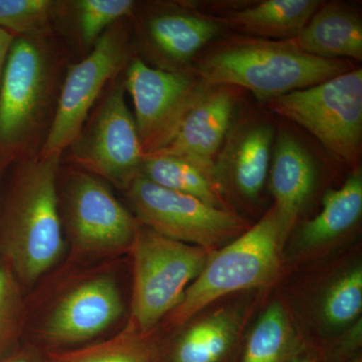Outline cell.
<instances>
[{
  "label": "cell",
  "instance_id": "1",
  "mask_svg": "<svg viewBox=\"0 0 362 362\" xmlns=\"http://www.w3.org/2000/svg\"><path fill=\"white\" fill-rule=\"evenodd\" d=\"M61 160L35 153L16 159L8 168V183L0 199V261L21 285L37 282L63 255Z\"/></svg>",
  "mask_w": 362,
  "mask_h": 362
},
{
  "label": "cell",
  "instance_id": "2",
  "mask_svg": "<svg viewBox=\"0 0 362 362\" xmlns=\"http://www.w3.org/2000/svg\"><path fill=\"white\" fill-rule=\"evenodd\" d=\"M62 52L49 30L13 39L0 87V157L37 153L58 101Z\"/></svg>",
  "mask_w": 362,
  "mask_h": 362
},
{
  "label": "cell",
  "instance_id": "3",
  "mask_svg": "<svg viewBox=\"0 0 362 362\" xmlns=\"http://www.w3.org/2000/svg\"><path fill=\"white\" fill-rule=\"evenodd\" d=\"M349 71V64L341 59L316 58L288 40L259 39L223 45L199 61L197 69L207 85L245 88L268 101Z\"/></svg>",
  "mask_w": 362,
  "mask_h": 362
},
{
  "label": "cell",
  "instance_id": "4",
  "mask_svg": "<svg viewBox=\"0 0 362 362\" xmlns=\"http://www.w3.org/2000/svg\"><path fill=\"white\" fill-rule=\"evenodd\" d=\"M284 238L273 207L257 225L228 246L209 254L180 303L168 314L169 323L182 325L218 298L265 285L278 270L279 251Z\"/></svg>",
  "mask_w": 362,
  "mask_h": 362
},
{
  "label": "cell",
  "instance_id": "5",
  "mask_svg": "<svg viewBox=\"0 0 362 362\" xmlns=\"http://www.w3.org/2000/svg\"><path fill=\"white\" fill-rule=\"evenodd\" d=\"M130 251L134 280L128 325L144 337L178 306L211 252L147 228H139Z\"/></svg>",
  "mask_w": 362,
  "mask_h": 362
},
{
  "label": "cell",
  "instance_id": "6",
  "mask_svg": "<svg viewBox=\"0 0 362 362\" xmlns=\"http://www.w3.org/2000/svg\"><path fill=\"white\" fill-rule=\"evenodd\" d=\"M130 61L129 30L124 20L119 21L100 37L86 58L66 70L51 126L37 152L40 156L63 157L107 85L127 68Z\"/></svg>",
  "mask_w": 362,
  "mask_h": 362
},
{
  "label": "cell",
  "instance_id": "7",
  "mask_svg": "<svg viewBox=\"0 0 362 362\" xmlns=\"http://www.w3.org/2000/svg\"><path fill=\"white\" fill-rule=\"evenodd\" d=\"M269 107L310 132L332 156L358 159L362 138V70L269 100Z\"/></svg>",
  "mask_w": 362,
  "mask_h": 362
},
{
  "label": "cell",
  "instance_id": "8",
  "mask_svg": "<svg viewBox=\"0 0 362 362\" xmlns=\"http://www.w3.org/2000/svg\"><path fill=\"white\" fill-rule=\"evenodd\" d=\"M111 85L66 150L77 168L125 192L142 176L145 156L124 86Z\"/></svg>",
  "mask_w": 362,
  "mask_h": 362
},
{
  "label": "cell",
  "instance_id": "9",
  "mask_svg": "<svg viewBox=\"0 0 362 362\" xmlns=\"http://www.w3.org/2000/svg\"><path fill=\"white\" fill-rule=\"evenodd\" d=\"M136 220L168 239L211 252L246 232L247 223L230 209L159 187L144 176L125 190Z\"/></svg>",
  "mask_w": 362,
  "mask_h": 362
},
{
  "label": "cell",
  "instance_id": "10",
  "mask_svg": "<svg viewBox=\"0 0 362 362\" xmlns=\"http://www.w3.org/2000/svg\"><path fill=\"white\" fill-rule=\"evenodd\" d=\"M62 197L76 251L93 257L130 251L139 230L137 220L103 180L70 168Z\"/></svg>",
  "mask_w": 362,
  "mask_h": 362
},
{
  "label": "cell",
  "instance_id": "11",
  "mask_svg": "<svg viewBox=\"0 0 362 362\" xmlns=\"http://www.w3.org/2000/svg\"><path fill=\"white\" fill-rule=\"evenodd\" d=\"M123 86L132 98L136 126L147 157L165 146L182 117L209 85L183 71L151 68L133 58L125 69Z\"/></svg>",
  "mask_w": 362,
  "mask_h": 362
},
{
  "label": "cell",
  "instance_id": "12",
  "mask_svg": "<svg viewBox=\"0 0 362 362\" xmlns=\"http://www.w3.org/2000/svg\"><path fill=\"white\" fill-rule=\"evenodd\" d=\"M124 312L115 279L92 276L71 288L52 307L42 327V338L54 346L89 341L108 330Z\"/></svg>",
  "mask_w": 362,
  "mask_h": 362
},
{
  "label": "cell",
  "instance_id": "13",
  "mask_svg": "<svg viewBox=\"0 0 362 362\" xmlns=\"http://www.w3.org/2000/svg\"><path fill=\"white\" fill-rule=\"evenodd\" d=\"M232 88L207 86L182 117L165 146L152 156L183 159L221 188L216 160L235 111Z\"/></svg>",
  "mask_w": 362,
  "mask_h": 362
},
{
  "label": "cell",
  "instance_id": "14",
  "mask_svg": "<svg viewBox=\"0 0 362 362\" xmlns=\"http://www.w3.org/2000/svg\"><path fill=\"white\" fill-rule=\"evenodd\" d=\"M271 169V190L284 235L310 199L315 185L316 168L311 154L296 137L281 132Z\"/></svg>",
  "mask_w": 362,
  "mask_h": 362
},
{
  "label": "cell",
  "instance_id": "15",
  "mask_svg": "<svg viewBox=\"0 0 362 362\" xmlns=\"http://www.w3.org/2000/svg\"><path fill=\"white\" fill-rule=\"evenodd\" d=\"M288 42L316 58L361 61V21L339 4H325L317 9L302 32Z\"/></svg>",
  "mask_w": 362,
  "mask_h": 362
},
{
  "label": "cell",
  "instance_id": "16",
  "mask_svg": "<svg viewBox=\"0 0 362 362\" xmlns=\"http://www.w3.org/2000/svg\"><path fill=\"white\" fill-rule=\"evenodd\" d=\"M321 6L317 0H268L232 13L230 25L265 39L296 37Z\"/></svg>",
  "mask_w": 362,
  "mask_h": 362
},
{
  "label": "cell",
  "instance_id": "17",
  "mask_svg": "<svg viewBox=\"0 0 362 362\" xmlns=\"http://www.w3.org/2000/svg\"><path fill=\"white\" fill-rule=\"evenodd\" d=\"M362 213V175L357 169L338 189L323 197L322 211L305 223L300 233L304 247H314L334 239L352 228Z\"/></svg>",
  "mask_w": 362,
  "mask_h": 362
},
{
  "label": "cell",
  "instance_id": "18",
  "mask_svg": "<svg viewBox=\"0 0 362 362\" xmlns=\"http://www.w3.org/2000/svg\"><path fill=\"white\" fill-rule=\"evenodd\" d=\"M218 32L214 21L187 13L159 14L148 23L150 40L156 49L177 63L194 58Z\"/></svg>",
  "mask_w": 362,
  "mask_h": 362
},
{
  "label": "cell",
  "instance_id": "19",
  "mask_svg": "<svg viewBox=\"0 0 362 362\" xmlns=\"http://www.w3.org/2000/svg\"><path fill=\"white\" fill-rule=\"evenodd\" d=\"M273 135L269 124H254L240 133L228 153L233 182L250 199L258 197L265 185Z\"/></svg>",
  "mask_w": 362,
  "mask_h": 362
},
{
  "label": "cell",
  "instance_id": "20",
  "mask_svg": "<svg viewBox=\"0 0 362 362\" xmlns=\"http://www.w3.org/2000/svg\"><path fill=\"white\" fill-rule=\"evenodd\" d=\"M142 176L159 187L190 195L209 206L228 209L221 197V188L183 159L168 156L145 157Z\"/></svg>",
  "mask_w": 362,
  "mask_h": 362
},
{
  "label": "cell",
  "instance_id": "21",
  "mask_svg": "<svg viewBox=\"0 0 362 362\" xmlns=\"http://www.w3.org/2000/svg\"><path fill=\"white\" fill-rule=\"evenodd\" d=\"M235 323L220 313L190 326L178 340L175 362H218L232 344Z\"/></svg>",
  "mask_w": 362,
  "mask_h": 362
},
{
  "label": "cell",
  "instance_id": "22",
  "mask_svg": "<svg viewBox=\"0 0 362 362\" xmlns=\"http://www.w3.org/2000/svg\"><path fill=\"white\" fill-rule=\"evenodd\" d=\"M291 328L284 309L273 304L259 319L247 340L243 362H279L286 352Z\"/></svg>",
  "mask_w": 362,
  "mask_h": 362
},
{
  "label": "cell",
  "instance_id": "23",
  "mask_svg": "<svg viewBox=\"0 0 362 362\" xmlns=\"http://www.w3.org/2000/svg\"><path fill=\"white\" fill-rule=\"evenodd\" d=\"M143 337L131 326L96 344L52 354L45 362H148L141 345Z\"/></svg>",
  "mask_w": 362,
  "mask_h": 362
},
{
  "label": "cell",
  "instance_id": "24",
  "mask_svg": "<svg viewBox=\"0 0 362 362\" xmlns=\"http://www.w3.org/2000/svg\"><path fill=\"white\" fill-rule=\"evenodd\" d=\"M21 285L11 269L0 261V361L16 350L25 323Z\"/></svg>",
  "mask_w": 362,
  "mask_h": 362
},
{
  "label": "cell",
  "instance_id": "25",
  "mask_svg": "<svg viewBox=\"0 0 362 362\" xmlns=\"http://www.w3.org/2000/svg\"><path fill=\"white\" fill-rule=\"evenodd\" d=\"M61 6L52 0H0V28L13 37L45 32Z\"/></svg>",
  "mask_w": 362,
  "mask_h": 362
},
{
  "label": "cell",
  "instance_id": "26",
  "mask_svg": "<svg viewBox=\"0 0 362 362\" xmlns=\"http://www.w3.org/2000/svg\"><path fill=\"white\" fill-rule=\"evenodd\" d=\"M77 13L78 33L85 45L93 47L102 35L117 21L132 13V0H78L74 2Z\"/></svg>",
  "mask_w": 362,
  "mask_h": 362
},
{
  "label": "cell",
  "instance_id": "27",
  "mask_svg": "<svg viewBox=\"0 0 362 362\" xmlns=\"http://www.w3.org/2000/svg\"><path fill=\"white\" fill-rule=\"evenodd\" d=\"M362 308V270L361 267L337 280L323 302V315L327 323L341 326L356 319Z\"/></svg>",
  "mask_w": 362,
  "mask_h": 362
},
{
  "label": "cell",
  "instance_id": "28",
  "mask_svg": "<svg viewBox=\"0 0 362 362\" xmlns=\"http://www.w3.org/2000/svg\"><path fill=\"white\" fill-rule=\"evenodd\" d=\"M0 362H45L42 354L33 347H23V349L14 350L6 358Z\"/></svg>",
  "mask_w": 362,
  "mask_h": 362
},
{
  "label": "cell",
  "instance_id": "29",
  "mask_svg": "<svg viewBox=\"0 0 362 362\" xmlns=\"http://www.w3.org/2000/svg\"><path fill=\"white\" fill-rule=\"evenodd\" d=\"M14 37H13L11 33L0 28V87H1L7 54H8L9 49H11Z\"/></svg>",
  "mask_w": 362,
  "mask_h": 362
},
{
  "label": "cell",
  "instance_id": "30",
  "mask_svg": "<svg viewBox=\"0 0 362 362\" xmlns=\"http://www.w3.org/2000/svg\"><path fill=\"white\" fill-rule=\"evenodd\" d=\"M14 160L13 159L9 158H4V157H0V190H1L2 182L4 180V176H6L7 170L11 168V163H13Z\"/></svg>",
  "mask_w": 362,
  "mask_h": 362
},
{
  "label": "cell",
  "instance_id": "31",
  "mask_svg": "<svg viewBox=\"0 0 362 362\" xmlns=\"http://www.w3.org/2000/svg\"><path fill=\"white\" fill-rule=\"evenodd\" d=\"M295 362H311V361H306V359H305V361H295Z\"/></svg>",
  "mask_w": 362,
  "mask_h": 362
}]
</instances>
